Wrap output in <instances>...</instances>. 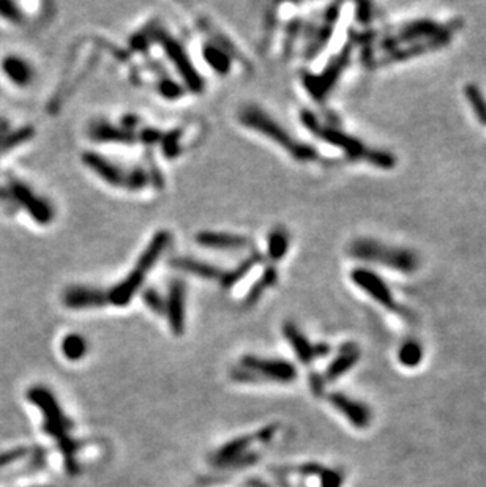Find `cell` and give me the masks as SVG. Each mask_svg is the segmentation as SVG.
Returning a JSON list of instances; mask_svg holds the SVG:
<instances>
[{
  "label": "cell",
  "mask_w": 486,
  "mask_h": 487,
  "mask_svg": "<svg viewBox=\"0 0 486 487\" xmlns=\"http://www.w3.org/2000/svg\"><path fill=\"white\" fill-rule=\"evenodd\" d=\"M300 120L311 134L319 137V139H323L327 144H330L333 147L341 148L354 161H366L370 163L371 166L384 170H390L397 166V156L390 153V151L365 146L357 137L347 134L344 131L332 127V125L323 123L316 115L310 113V110H301Z\"/></svg>",
  "instance_id": "cell-1"
},
{
  "label": "cell",
  "mask_w": 486,
  "mask_h": 487,
  "mask_svg": "<svg viewBox=\"0 0 486 487\" xmlns=\"http://www.w3.org/2000/svg\"><path fill=\"white\" fill-rule=\"evenodd\" d=\"M170 243V234L168 230H158L152 240L149 241V245L144 249L139 259L136 260L135 267L131 268V272L125 276L119 284L111 287L108 293V305H113L117 308L128 306L135 295L141 291L144 282H146L147 274L155 268L156 262L160 260L164 249L168 248Z\"/></svg>",
  "instance_id": "cell-2"
},
{
  "label": "cell",
  "mask_w": 486,
  "mask_h": 487,
  "mask_svg": "<svg viewBox=\"0 0 486 487\" xmlns=\"http://www.w3.org/2000/svg\"><path fill=\"white\" fill-rule=\"evenodd\" d=\"M237 117L243 127L248 129H253L261 136L270 139L272 142L277 144V146L286 150V153L291 155L294 160L305 161V163L318 160L316 148L311 147L310 144H305L299 141L297 137H294L283 127V125H280L275 118H272L266 113V110H262L261 108L249 104V106L240 109Z\"/></svg>",
  "instance_id": "cell-3"
},
{
  "label": "cell",
  "mask_w": 486,
  "mask_h": 487,
  "mask_svg": "<svg viewBox=\"0 0 486 487\" xmlns=\"http://www.w3.org/2000/svg\"><path fill=\"white\" fill-rule=\"evenodd\" d=\"M349 254L357 260L380 263L399 273H413L420 265L418 255L412 249L390 246L374 239L354 240L349 246Z\"/></svg>",
  "instance_id": "cell-4"
},
{
  "label": "cell",
  "mask_w": 486,
  "mask_h": 487,
  "mask_svg": "<svg viewBox=\"0 0 486 487\" xmlns=\"http://www.w3.org/2000/svg\"><path fill=\"white\" fill-rule=\"evenodd\" d=\"M459 29L456 21L450 24H441L432 21V19H416L407 24H403L395 34H390L380 39L379 48L384 54L395 51L398 48L417 43L432 42V39H451L453 34Z\"/></svg>",
  "instance_id": "cell-5"
},
{
  "label": "cell",
  "mask_w": 486,
  "mask_h": 487,
  "mask_svg": "<svg viewBox=\"0 0 486 487\" xmlns=\"http://www.w3.org/2000/svg\"><path fill=\"white\" fill-rule=\"evenodd\" d=\"M27 398L32 404L43 412L44 432L48 434V436L54 437L57 440V443L62 442L63 438H67L68 431L71 429V421L61 409V405H58L54 394H52L46 386L37 385V386H32L27 391Z\"/></svg>",
  "instance_id": "cell-6"
},
{
  "label": "cell",
  "mask_w": 486,
  "mask_h": 487,
  "mask_svg": "<svg viewBox=\"0 0 486 487\" xmlns=\"http://www.w3.org/2000/svg\"><path fill=\"white\" fill-rule=\"evenodd\" d=\"M352 57V44L347 43L339 54L332 58V62L320 71L319 75H304V85L308 94L316 101H324L328 94L339 81V76L349 67Z\"/></svg>",
  "instance_id": "cell-7"
},
{
  "label": "cell",
  "mask_w": 486,
  "mask_h": 487,
  "mask_svg": "<svg viewBox=\"0 0 486 487\" xmlns=\"http://www.w3.org/2000/svg\"><path fill=\"white\" fill-rule=\"evenodd\" d=\"M152 39L158 43L164 49V54L169 57V61L174 63V67L179 71L183 82L187 84L188 90H192L193 94H201L204 90V81L198 70L194 68L193 62L189 61L187 51L183 46L170 37L168 32H163L160 29H154Z\"/></svg>",
  "instance_id": "cell-8"
},
{
  "label": "cell",
  "mask_w": 486,
  "mask_h": 487,
  "mask_svg": "<svg viewBox=\"0 0 486 487\" xmlns=\"http://www.w3.org/2000/svg\"><path fill=\"white\" fill-rule=\"evenodd\" d=\"M8 191L13 201H16L18 205H21L38 224L48 226L54 220V208L51 207V203L43 197L37 196L32 188L21 180L11 179Z\"/></svg>",
  "instance_id": "cell-9"
},
{
  "label": "cell",
  "mask_w": 486,
  "mask_h": 487,
  "mask_svg": "<svg viewBox=\"0 0 486 487\" xmlns=\"http://www.w3.org/2000/svg\"><path fill=\"white\" fill-rule=\"evenodd\" d=\"M351 279L354 284L362 289L366 295H370L378 305L389 309V311H395V312L401 311L398 301L395 300V297H393L390 287L387 286V282L380 278L378 273H374L373 270L363 268V267L354 268L351 272Z\"/></svg>",
  "instance_id": "cell-10"
},
{
  "label": "cell",
  "mask_w": 486,
  "mask_h": 487,
  "mask_svg": "<svg viewBox=\"0 0 486 487\" xmlns=\"http://www.w3.org/2000/svg\"><path fill=\"white\" fill-rule=\"evenodd\" d=\"M240 366L259 374L266 381H281V384H291L297 379V369L292 363L278 358H261L256 355H245L240 360Z\"/></svg>",
  "instance_id": "cell-11"
},
{
  "label": "cell",
  "mask_w": 486,
  "mask_h": 487,
  "mask_svg": "<svg viewBox=\"0 0 486 487\" xmlns=\"http://www.w3.org/2000/svg\"><path fill=\"white\" fill-rule=\"evenodd\" d=\"M187 286L182 279H174L169 286L166 298V317L170 331L175 336H182L185 331V309H187Z\"/></svg>",
  "instance_id": "cell-12"
},
{
  "label": "cell",
  "mask_w": 486,
  "mask_h": 487,
  "mask_svg": "<svg viewBox=\"0 0 486 487\" xmlns=\"http://www.w3.org/2000/svg\"><path fill=\"white\" fill-rule=\"evenodd\" d=\"M63 306L68 309H94L108 305L106 291L89 286H71L63 292Z\"/></svg>",
  "instance_id": "cell-13"
},
{
  "label": "cell",
  "mask_w": 486,
  "mask_h": 487,
  "mask_svg": "<svg viewBox=\"0 0 486 487\" xmlns=\"http://www.w3.org/2000/svg\"><path fill=\"white\" fill-rule=\"evenodd\" d=\"M82 163L85 164V167H89L92 172L96 174L108 185L119 188L127 186L128 172H125L122 167L109 161L108 158L98 155L95 151H85L82 155Z\"/></svg>",
  "instance_id": "cell-14"
},
{
  "label": "cell",
  "mask_w": 486,
  "mask_h": 487,
  "mask_svg": "<svg viewBox=\"0 0 486 487\" xmlns=\"http://www.w3.org/2000/svg\"><path fill=\"white\" fill-rule=\"evenodd\" d=\"M328 403L332 404L333 409H337L341 415H344V418L352 426L359 427V429H365V427L371 424V410L363 403L354 400L338 391H335L328 396Z\"/></svg>",
  "instance_id": "cell-15"
},
{
  "label": "cell",
  "mask_w": 486,
  "mask_h": 487,
  "mask_svg": "<svg viewBox=\"0 0 486 487\" xmlns=\"http://www.w3.org/2000/svg\"><path fill=\"white\" fill-rule=\"evenodd\" d=\"M339 8H341L339 4H333L325 10L324 21L316 29V32H314L311 43L308 44V48H306L305 54L308 58L316 57L319 52H323L327 43L330 42V38L335 32V27H337V23L339 19Z\"/></svg>",
  "instance_id": "cell-16"
},
{
  "label": "cell",
  "mask_w": 486,
  "mask_h": 487,
  "mask_svg": "<svg viewBox=\"0 0 486 487\" xmlns=\"http://www.w3.org/2000/svg\"><path fill=\"white\" fill-rule=\"evenodd\" d=\"M196 243L208 249H242L249 246V239L239 234L215 232V230H202L196 235Z\"/></svg>",
  "instance_id": "cell-17"
},
{
  "label": "cell",
  "mask_w": 486,
  "mask_h": 487,
  "mask_svg": "<svg viewBox=\"0 0 486 487\" xmlns=\"http://www.w3.org/2000/svg\"><path fill=\"white\" fill-rule=\"evenodd\" d=\"M359 360H360L359 347L354 344V342H346V344L339 347L337 358H335L330 363V366L327 367L324 380L325 381L338 380L341 375L349 372L352 367L359 363Z\"/></svg>",
  "instance_id": "cell-18"
},
{
  "label": "cell",
  "mask_w": 486,
  "mask_h": 487,
  "mask_svg": "<svg viewBox=\"0 0 486 487\" xmlns=\"http://www.w3.org/2000/svg\"><path fill=\"white\" fill-rule=\"evenodd\" d=\"M89 136L96 142H111V144H135L137 141V134L135 131L127 128L114 127L108 122L94 123L89 129Z\"/></svg>",
  "instance_id": "cell-19"
},
{
  "label": "cell",
  "mask_w": 486,
  "mask_h": 487,
  "mask_svg": "<svg viewBox=\"0 0 486 487\" xmlns=\"http://www.w3.org/2000/svg\"><path fill=\"white\" fill-rule=\"evenodd\" d=\"M0 67H2L4 75L8 77V81L18 85V87H25V85H30L35 77L32 65L19 56L4 57L2 65H0Z\"/></svg>",
  "instance_id": "cell-20"
},
{
  "label": "cell",
  "mask_w": 486,
  "mask_h": 487,
  "mask_svg": "<svg viewBox=\"0 0 486 487\" xmlns=\"http://www.w3.org/2000/svg\"><path fill=\"white\" fill-rule=\"evenodd\" d=\"M170 263H173V267L177 270H182V272L199 276V278L208 281H220L223 278V274H225V272L216 265L193 258H177Z\"/></svg>",
  "instance_id": "cell-21"
},
{
  "label": "cell",
  "mask_w": 486,
  "mask_h": 487,
  "mask_svg": "<svg viewBox=\"0 0 486 487\" xmlns=\"http://www.w3.org/2000/svg\"><path fill=\"white\" fill-rule=\"evenodd\" d=\"M283 334L289 344L292 346L295 355H297V358L301 363L310 365L314 360V346L308 341L305 334L299 330V327L292 324V322H287L283 327Z\"/></svg>",
  "instance_id": "cell-22"
},
{
  "label": "cell",
  "mask_w": 486,
  "mask_h": 487,
  "mask_svg": "<svg viewBox=\"0 0 486 487\" xmlns=\"http://www.w3.org/2000/svg\"><path fill=\"white\" fill-rule=\"evenodd\" d=\"M251 443H254V436H242L231 440V442H228L226 445H223L221 448L213 453L212 456H210V462H212L215 467H218L221 469L223 465L228 464L229 460H232L235 457L242 456L243 453H247Z\"/></svg>",
  "instance_id": "cell-23"
},
{
  "label": "cell",
  "mask_w": 486,
  "mask_h": 487,
  "mask_svg": "<svg viewBox=\"0 0 486 487\" xmlns=\"http://www.w3.org/2000/svg\"><path fill=\"white\" fill-rule=\"evenodd\" d=\"M202 57L215 73L226 76L232 67V57L216 43H207L202 48Z\"/></svg>",
  "instance_id": "cell-24"
},
{
  "label": "cell",
  "mask_w": 486,
  "mask_h": 487,
  "mask_svg": "<svg viewBox=\"0 0 486 487\" xmlns=\"http://www.w3.org/2000/svg\"><path fill=\"white\" fill-rule=\"evenodd\" d=\"M291 246V240H289V234L285 227H275L270 234H268L267 240V255L272 262H280L286 258Z\"/></svg>",
  "instance_id": "cell-25"
},
{
  "label": "cell",
  "mask_w": 486,
  "mask_h": 487,
  "mask_svg": "<svg viewBox=\"0 0 486 487\" xmlns=\"http://www.w3.org/2000/svg\"><path fill=\"white\" fill-rule=\"evenodd\" d=\"M87 341L77 333H70L62 339L61 350L62 355L70 361H80L87 355Z\"/></svg>",
  "instance_id": "cell-26"
},
{
  "label": "cell",
  "mask_w": 486,
  "mask_h": 487,
  "mask_svg": "<svg viewBox=\"0 0 486 487\" xmlns=\"http://www.w3.org/2000/svg\"><path fill=\"white\" fill-rule=\"evenodd\" d=\"M423 360V347L416 339L404 341L398 350V361L404 367H417Z\"/></svg>",
  "instance_id": "cell-27"
},
{
  "label": "cell",
  "mask_w": 486,
  "mask_h": 487,
  "mask_svg": "<svg viewBox=\"0 0 486 487\" xmlns=\"http://www.w3.org/2000/svg\"><path fill=\"white\" fill-rule=\"evenodd\" d=\"M277 281H278L277 268L267 267L264 270V273H262V276L259 278V281L256 282V284L251 287V291L248 292L247 298H245V305L247 306H253L254 303L261 298V295L264 293L268 287H272V286L277 284Z\"/></svg>",
  "instance_id": "cell-28"
},
{
  "label": "cell",
  "mask_w": 486,
  "mask_h": 487,
  "mask_svg": "<svg viewBox=\"0 0 486 487\" xmlns=\"http://www.w3.org/2000/svg\"><path fill=\"white\" fill-rule=\"evenodd\" d=\"M464 96L469 101L472 110L477 117V120L486 127V96L477 84L464 85Z\"/></svg>",
  "instance_id": "cell-29"
},
{
  "label": "cell",
  "mask_w": 486,
  "mask_h": 487,
  "mask_svg": "<svg viewBox=\"0 0 486 487\" xmlns=\"http://www.w3.org/2000/svg\"><path fill=\"white\" fill-rule=\"evenodd\" d=\"M259 262H261V255L258 253H254L253 255H249V258L247 260H243L237 268L231 270V272H225V274H223V278L220 279L221 286L225 287V289H229V287L235 286L242 278H245V276L249 273V270H251L256 265V263H259Z\"/></svg>",
  "instance_id": "cell-30"
},
{
  "label": "cell",
  "mask_w": 486,
  "mask_h": 487,
  "mask_svg": "<svg viewBox=\"0 0 486 487\" xmlns=\"http://www.w3.org/2000/svg\"><path fill=\"white\" fill-rule=\"evenodd\" d=\"M34 136H35V129L34 127H30V125L19 128L15 131V133H8L2 141H0V151H8L18 146H23V144L29 142Z\"/></svg>",
  "instance_id": "cell-31"
},
{
  "label": "cell",
  "mask_w": 486,
  "mask_h": 487,
  "mask_svg": "<svg viewBox=\"0 0 486 487\" xmlns=\"http://www.w3.org/2000/svg\"><path fill=\"white\" fill-rule=\"evenodd\" d=\"M142 300H144V303H146V306L152 312L158 314V315L166 314V300L161 297L160 292L156 291V289H152V287L144 289Z\"/></svg>",
  "instance_id": "cell-32"
},
{
  "label": "cell",
  "mask_w": 486,
  "mask_h": 487,
  "mask_svg": "<svg viewBox=\"0 0 486 487\" xmlns=\"http://www.w3.org/2000/svg\"><path fill=\"white\" fill-rule=\"evenodd\" d=\"M180 134L182 131L174 129L169 131V133H164L161 147H163V155L173 160V158L180 155Z\"/></svg>",
  "instance_id": "cell-33"
},
{
  "label": "cell",
  "mask_w": 486,
  "mask_h": 487,
  "mask_svg": "<svg viewBox=\"0 0 486 487\" xmlns=\"http://www.w3.org/2000/svg\"><path fill=\"white\" fill-rule=\"evenodd\" d=\"M0 18L13 24L24 23V13L19 8L18 4L8 2V0H0Z\"/></svg>",
  "instance_id": "cell-34"
},
{
  "label": "cell",
  "mask_w": 486,
  "mask_h": 487,
  "mask_svg": "<svg viewBox=\"0 0 486 487\" xmlns=\"http://www.w3.org/2000/svg\"><path fill=\"white\" fill-rule=\"evenodd\" d=\"M259 459H261L259 453L247 451V453H243L242 456L235 457L232 460H229V462L223 465L221 469H245V467H249V465H253V464L258 462Z\"/></svg>",
  "instance_id": "cell-35"
},
{
  "label": "cell",
  "mask_w": 486,
  "mask_h": 487,
  "mask_svg": "<svg viewBox=\"0 0 486 487\" xmlns=\"http://www.w3.org/2000/svg\"><path fill=\"white\" fill-rule=\"evenodd\" d=\"M344 481V475L341 470L324 469L320 473V487H341Z\"/></svg>",
  "instance_id": "cell-36"
},
{
  "label": "cell",
  "mask_w": 486,
  "mask_h": 487,
  "mask_svg": "<svg viewBox=\"0 0 486 487\" xmlns=\"http://www.w3.org/2000/svg\"><path fill=\"white\" fill-rule=\"evenodd\" d=\"M231 377L235 381H243V384H261V381H266L259 374H256L242 366L234 367V369L231 371Z\"/></svg>",
  "instance_id": "cell-37"
},
{
  "label": "cell",
  "mask_w": 486,
  "mask_h": 487,
  "mask_svg": "<svg viewBox=\"0 0 486 487\" xmlns=\"http://www.w3.org/2000/svg\"><path fill=\"white\" fill-rule=\"evenodd\" d=\"M164 133L158 128L154 127H144L141 129V133L137 134V141H141L146 146H156V144H161Z\"/></svg>",
  "instance_id": "cell-38"
},
{
  "label": "cell",
  "mask_w": 486,
  "mask_h": 487,
  "mask_svg": "<svg viewBox=\"0 0 486 487\" xmlns=\"http://www.w3.org/2000/svg\"><path fill=\"white\" fill-rule=\"evenodd\" d=\"M158 91L163 98H166V100H175V98L183 95V90L180 89V85L174 81H170V79H163V81L158 84Z\"/></svg>",
  "instance_id": "cell-39"
},
{
  "label": "cell",
  "mask_w": 486,
  "mask_h": 487,
  "mask_svg": "<svg viewBox=\"0 0 486 487\" xmlns=\"http://www.w3.org/2000/svg\"><path fill=\"white\" fill-rule=\"evenodd\" d=\"M25 454H27V450L25 448H16V450H11V451H6L4 454H0V469L5 465H10L13 462H16V460L19 459H23Z\"/></svg>",
  "instance_id": "cell-40"
},
{
  "label": "cell",
  "mask_w": 486,
  "mask_h": 487,
  "mask_svg": "<svg viewBox=\"0 0 486 487\" xmlns=\"http://www.w3.org/2000/svg\"><path fill=\"white\" fill-rule=\"evenodd\" d=\"M310 388L316 398L324 396L325 380H324L323 375L318 374V372H310Z\"/></svg>",
  "instance_id": "cell-41"
},
{
  "label": "cell",
  "mask_w": 486,
  "mask_h": 487,
  "mask_svg": "<svg viewBox=\"0 0 486 487\" xmlns=\"http://www.w3.org/2000/svg\"><path fill=\"white\" fill-rule=\"evenodd\" d=\"M277 431H278V424H268L254 434V440H258V442H261V443L272 442V438L275 437Z\"/></svg>",
  "instance_id": "cell-42"
},
{
  "label": "cell",
  "mask_w": 486,
  "mask_h": 487,
  "mask_svg": "<svg viewBox=\"0 0 486 487\" xmlns=\"http://www.w3.org/2000/svg\"><path fill=\"white\" fill-rule=\"evenodd\" d=\"M373 19V5L371 4H359L357 5V21L362 24H370Z\"/></svg>",
  "instance_id": "cell-43"
},
{
  "label": "cell",
  "mask_w": 486,
  "mask_h": 487,
  "mask_svg": "<svg viewBox=\"0 0 486 487\" xmlns=\"http://www.w3.org/2000/svg\"><path fill=\"white\" fill-rule=\"evenodd\" d=\"M324 470V467L320 465V464H304V465H299L297 469H295V472L300 473V475H305V476H320V473H323Z\"/></svg>",
  "instance_id": "cell-44"
},
{
  "label": "cell",
  "mask_w": 486,
  "mask_h": 487,
  "mask_svg": "<svg viewBox=\"0 0 486 487\" xmlns=\"http://www.w3.org/2000/svg\"><path fill=\"white\" fill-rule=\"evenodd\" d=\"M330 352L332 347L325 344V342H318V344L314 346V358H325Z\"/></svg>",
  "instance_id": "cell-45"
},
{
  "label": "cell",
  "mask_w": 486,
  "mask_h": 487,
  "mask_svg": "<svg viewBox=\"0 0 486 487\" xmlns=\"http://www.w3.org/2000/svg\"><path fill=\"white\" fill-rule=\"evenodd\" d=\"M247 484H248V487H270V486H267L264 481H261V479H249Z\"/></svg>",
  "instance_id": "cell-46"
},
{
  "label": "cell",
  "mask_w": 486,
  "mask_h": 487,
  "mask_svg": "<svg viewBox=\"0 0 486 487\" xmlns=\"http://www.w3.org/2000/svg\"><path fill=\"white\" fill-rule=\"evenodd\" d=\"M277 483L280 487H292L291 483H289L287 479H285V478H277Z\"/></svg>",
  "instance_id": "cell-47"
}]
</instances>
